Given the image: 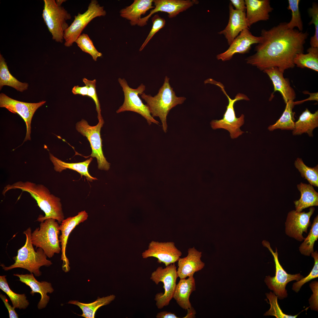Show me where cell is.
<instances>
[{"label": "cell", "mask_w": 318, "mask_h": 318, "mask_svg": "<svg viewBox=\"0 0 318 318\" xmlns=\"http://www.w3.org/2000/svg\"><path fill=\"white\" fill-rule=\"evenodd\" d=\"M286 24L281 22L270 29H262V39L255 48L256 53L246 59L247 63L263 71L277 67L283 73L294 68V58L297 54L304 53L309 34L289 29Z\"/></svg>", "instance_id": "6da1fadb"}, {"label": "cell", "mask_w": 318, "mask_h": 318, "mask_svg": "<svg viewBox=\"0 0 318 318\" xmlns=\"http://www.w3.org/2000/svg\"><path fill=\"white\" fill-rule=\"evenodd\" d=\"M16 189L30 194L36 201L38 206L44 213V216H39L37 220V221L41 222L47 219L52 218L57 220L59 223H61L64 219L60 199L51 194L44 185L29 181H18L6 186L2 191V194L5 195L8 191Z\"/></svg>", "instance_id": "7a4b0ae2"}, {"label": "cell", "mask_w": 318, "mask_h": 318, "mask_svg": "<svg viewBox=\"0 0 318 318\" xmlns=\"http://www.w3.org/2000/svg\"><path fill=\"white\" fill-rule=\"evenodd\" d=\"M169 80V78L166 76L163 85L154 97L144 92L140 95L146 102L152 116L159 117L165 133L167 131V117L169 111L177 105L182 104L186 99L183 97L176 96Z\"/></svg>", "instance_id": "3957f363"}, {"label": "cell", "mask_w": 318, "mask_h": 318, "mask_svg": "<svg viewBox=\"0 0 318 318\" xmlns=\"http://www.w3.org/2000/svg\"><path fill=\"white\" fill-rule=\"evenodd\" d=\"M32 232L30 227L23 232L26 237L25 244L18 250L17 255L13 258L15 260L13 264L8 267L3 264L1 265L4 270L22 268L39 277L41 275L40 271L41 267H48L52 264L51 261L47 259V256L42 249L38 248L36 251L34 250L31 240Z\"/></svg>", "instance_id": "277c9868"}, {"label": "cell", "mask_w": 318, "mask_h": 318, "mask_svg": "<svg viewBox=\"0 0 318 318\" xmlns=\"http://www.w3.org/2000/svg\"><path fill=\"white\" fill-rule=\"evenodd\" d=\"M56 220L47 219L40 224L39 227L32 232L31 240L36 248L42 249L47 256L52 257L61 251L59 235V225Z\"/></svg>", "instance_id": "5b68a950"}, {"label": "cell", "mask_w": 318, "mask_h": 318, "mask_svg": "<svg viewBox=\"0 0 318 318\" xmlns=\"http://www.w3.org/2000/svg\"><path fill=\"white\" fill-rule=\"evenodd\" d=\"M207 83L216 85L219 87L227 97L228 101L223 118L219 120H212L210 122L211 128L213 130L224 129L230 132V136L232 139L237 138L244 132L240 130V127L244 123V115L242 114L239 117H236L234 109V105L237 101L241 100L247 101L249 100V99L245 95L238 93L236 95L234 99H232L227 94L224 86L221 83L211 78L208 79Z\"/></svg>", "instance_id": "8992f818"}, {"label": "cell", "mask_w": 318, "mask_h": 318, "mask_svg": "<svg viewBox=\"0 0 318 318\" xmlns=\"http://www.w3.org/2000/svg\"><path fill=\"white\" fill-rule=\"evenodd\" d=\"M42 17L48 30L55 42L62 43L65 31L69 26L67 20L71 15L63 7L58 5L54 0H44Z\"/></svg>", "instance_id": "52a82bcc"}, {"label": "cell", "mask_w": 318, "mask_h": 318, "mask_svg": "<svg viewBox=\"0 0 318 318\" xmlns=\"http://www.w3.org/2000/svg\"><path fill=\"white\" fill-rule=\"evenodd\" d=\"M118 80L122 88L124 100L122 105L116 111L117 113L126 111L134 112L146 119L149 125L152 123L158 125L159 122L152 116L148 107L143 102L139 97L145 90V86L141 84L137 88L133 89L129 87L125 79L119 78Z\"/></svg>", "instance_id": "ba28073f"}, {"label": "cell", "mask_w": 318, "mask_h": 318, "mask_svg": "<svg viewBox=\"0 0 318 318\" xmlns=\"http://www.w3.org/2000/svg\"><path fill=\"white\" fill-rule=\"evenodd\" d=\"M178 277L175 263L171 264L165 268L158 267L151 274L150 279L156 284L160 282L163 284L164 292L157 293L155 296L156 305L159 309L169 305L173 298Z\"/></svg>", "instance_id": "9c48e42d"}, {"label": "cell", "mask_w": 318, "mask_h": 318, "mask_svg": "<svg viewBox=\"0 0 318 318\" xmlns=\"http://www.w3.org/2000/svg\"><path fill=\"white\" fill-rule=\"evenodd\" d=\"M263 246L268 249L272 255L275 263L276 271L275 276L271 277L266 276L264 282L269 289L273 291L278 298L282 299L286 298L288 295L286 287L289 282L294 280L299 281L304 277L300 273L294 274H288L280 264L278 258L277 249L276 248L274 252L270 246V243L266 240L262 241Z\"/></svg>", "instance_id": "30bf717a"}, {"label": "cell", "mask_w": 318, "mask_h": 318, "mask_svg": "<svg viewBox=\"0 0 318 318\" xmlns=\"http://www.w3.org/2000/svg\"><path fill=\"white\" fill-rule=\"evenodd\" d=\"M106 12L104 7L101 6L96 0H92L87 10L84 13H78L74 16V19L64 32V46L70 47L75 42L84 29L93 19L97 17L104 16Z\"/></svg>", "instance_id": "8fae6325"}, {"label": "cell", "mask_w": 318, "mask_h": 318, "mask_svg": "<svg viewBox=\"0 0 318 318\" xmlns=\"http://www.w3.org/2000/svg\"><path fill=\"white\" fill-rule=\"evenodd\" d=\"M98 121L97 125L92 126L86 120L82 119L77 123L76 128L79 132L86 137L89 142L92 150L90 156L97 159L98 168L107 170L110 168V164L107 161L104 155L100 136L101 128L104 122L103 118Z\"/></svg>", "instance_id": "7c38bea8"}, {"label": "cell", "mask_w": 318, "mask_h": 318, "mask_svg": "<svg viewBox=\"0 0 318 318\" xmlns=\"http://www.w3.org/2000/svg\"><path fill=\"white\" fill-rule=\"evenodd\" d=\"M46 101L38 103H28L13 99L3 93L0 94V107H4L14 113L19 114L25 122L26 127V135L24 142L30 140L31 122L35 112L44 105Z\"/></svg>", "instance_id": "4fadbf2b"}, {"label": "cell", "mask_w": 318, "mask_h": 318, "mask_svg": "<svg viewBox=\"0 0 318 318\" xmlns=\"http://www.w3.org/2000/svg\"><path fill=\"white\" fill-rule=\"evenodd\" d=\"M315 211V208L311 207L307 212H297L293 210L287 214L285 223L286 234L289 237L302 241L304 238V233H307L311 224L310 218Z\"/></svg>", "instance_id": "5bb4252c"}, {"label": "cell", "mask_w": 318, "mask_h": 318, "mask_svg": "<svg viewBox=\"0 0 318 318\" xmlns=\"http://www.w3.org/2000/svg\"><path fill=\"white\" fill-rule=\"evenodd\" d=\"M182 255V252L173 242L152 241L149 244L148 249L142 253V256L143 259L156 258L158 263H163L166 266L177 261Z\"/></svg>", "instance_id": "9a60e30c"}, {"label": "cell", "mask_w": 318, "mask_h": 318, "mask_svg": "<svg viewBox=\"0 0 318 318\" xmlns=\"http://www.w3.org/2000/svg\"><path fill=\"white\" fill-rule=\"evenodd\" d=\"M249 29H246L241 31L226 51L216 56L217 59L223 61L229 60L235 54L248 53L252 44L259 43L262 39L261 37L253 35Z\"/></svg>", "instance_id": "2e32d148"}, {"label": "cell", "mask_w": 318, "mask_h": 318, "mask_svg": "<svg viewBox=\"0 0 318 318\" xmlns=\"http://www.w3.org/2000/svg\"><path fill=\"white\" fill-rule=\"evenodd\" d=\"M195 1L189 0H154L155 8L150 10L147 16L141 18L137 25L143 26L147 24L149 18L154 13L159 11L168 14L169 18L176 16L180 12L185 11L193 6Z\"/></svg>", "instance_id": "e0dca14e"}, {"label": "cell", "mask_w": 318, "mask_h": 318, "mask_svg": "<svg viewBox=\"0 0 318 318\" xmlns=\"http://www.w3.org/2000/svg\"><path fill=\"white\" fill-rule=\"evenodd\" d=\"M88 216L85 211L79 212L77 215L69 217L64 219L59 225V229L61 234L59 237L61 246V258L63 261L62 269L66 272L70 270L69 262L66 255V249L67 241L71 232L76 226L82 223L88 218Z\"/></svg>", "instance_id": "ac0fdd59"}, {"label": "cell", "mask_w": 318, "mask_h": 318, "mask_svg": "<svg viewBox=\"0 0 318 318\" xmlns=\"http://www.w3.org/2000/svg\"><path fill=\"white\" fill-rule=\"evenodd\" d=\"M229 9L228 24L224 29L218 32V34L224 36L229 46L241 31L249 28L246 19V12L236 10L231 3L229 4Z\"/></svg>", "instance_id": "d6986e66"}, {"label": "cell", "mask_w": 318, "mask_h": 318, "mask_svg": "<svg viewBox=\"0 0 318 318\" xmlns=\"http://www.w3.org/2000/svg\"><path fill=\"white\" fill-rule=\"evenodd\" d=\"M188 253L186 256L180 258L177 261L178 268L177 272L178 277L180 279L194 275L195 272L201 270L205 266L201 259V252L193 247L189 248Z\"/></svg>", "instance_id": "ffe728a7"}, {"label": "cell", "mask_w": 318, "mask_h": 318, "mask_svg": "<svg viewBox=\"0 0 318 318\" xmlns=\"http://www.w3.org/2000/svg\"><path fill=\"white\" fill-rule=\"evenodd\" d=\"M246 18L249 28L260 21H266L269 18V13L273 8L269 0H245Z\"/></svg>", "instance_id": "44dd1931"}, {"label": "cell", "mask_w": 318, "mask_h": 318, "mask_svg": "<svg viewBox=\"0 0 318 318\" xmlns=\"http://www.w3.org/2000/svg\"><path fill=\"white\" fill-rule=\"evenodd\" d=\"M13 275L18 277L19 281L31 288L32 291L30 293L32 296L35 293L40 294L41 299L37 305L39 309L46 307L50 299L49 297L47 295V294L52 293L54 291L50 283L46 281L40 282L38 281L34 277L33 273L25 274H14Z\"/></svg>", "instance_id": "7402d4cb"}, {"label": "cell", "mask_w": 318, "mask_h": 318, "mask_svg": "<svg viewBox=\"0 0 318 318\" xmlns=\"http://www.w3.org/2000/svg\"><path fill=\"white\" fill-rule=\"evenodd\" d=\"M263 71L269 76L274 85V92L269 98V101L272 100L273 94L276 91L280 92L285 104L289 100L295 99L296 95L294 90L291 87L289 80L284 77L283 73L278 68L273 67Z\"/></svg>", "instance_id": "603a6c76"}, {"label": "cell", "mask_w": 318, "mask_h": 318, "mask_svg": "<svg viewBox=\"0 0 318 318\" xmlns=\"http://www.w3.org/2000/svg\"><path fill=\"white\" fill-rule=\"evenodd\" d=\"M196 290L193 275L189 276L187 279H180L176 284L173 298L181 308L187 310L192 307L189 297L191 293Z\"/></svg>", "instance_id": "cb8c5ba5"}, {"label": "cell", "mask_w": 318, "mask_h": 318, "mask_svg": "<svg viewBox=\"0 0 318 318\" xmlns=\"http://www.w3.org/2000/svg\"><path fill=\"white\" fill-rule=\"evenodd\" d=\"M153 2V0H135L130 5L120 11V15L129 20L131 25H138L141 15L155 8Z\"/></svg>", "instance_id": "d4e9b609"}, {"label": "cell", "mask_w": 318, "mask_h": 318, "mask_svg": "<svg viewBox=\"0 0 318 318\" xmlns=\"http://www.w3.org/2000/svg\"><path fill=\"white\" fill-rule=\"evenodd\" d=\"M318 127V110L312 113L306 108L300 115L298 120L295 122L292 134L297 135L306 133L309 137H312L313 130Z\"/></svg>", "instance_id": "484cf974"}, {"label": "cell", "mask_w": 318, "mask_h": 318, "mask_svg": "<svg viewBox=\"0 0 318 318\" xmlns=\"http://www.w3.org/2000/svg\"><path fill=\"white\" fill-rule=\"evenodd\" d=\"M49 158L54 165V169L56 171L61 173L67 169L75 170L81 175H84L89 181L92 182L97 180L96 178L91 176L88 171L89 166L92 160L91 158L85 161L77 163H67L55 157L49 153Z\"/></svg>", "instance_id": "4316f807"}, {"label": "cell", "mask_w": 318, "mask_h": 318, "mask_svg": "<svg viewBox=\"0 0 318 318\" xmlns=\"http://www.w3.org/2000/svg\"><path fill=\"white\" fill-rule=\"evenodd\" d=\"M301 193V197L298 200L294 201L295 211L302 212L306 208L318 206V193L310 184L301 182L297 185Z\"/></svg>", "instance_id": "83f0119b"}, {"label": "cell", "mask_w": 318, "mask_h": 318, "mask_svg": "<svg viewBox=\"0 0 318 318\" xmlns=\"http://www.w3.org/2000/svg\"><path fill=\"white\" fill-rule=\"evenodd\" d=\"M115 296L110 295L101 298H98L95 301L89 303H85L76 300H70L68 304L79 307L82 310V314L80 316L85 318H94L97 311L101 307L110 304L115 298Z\"/></svg>", "instance_id": "f1b7e54d"}, {"label": "cell", "mask_w": 318, "mask_h": 318, "mask_svg": "<svg viewBox=\"0 0 318 318\" xmlns=\"http://www.w3.org/2000/svg\"><path fill=\"white\" fill-rule=\"evenodd\" d=\"M295 105L294 100L288 101L286 103L285 110L281 117L274 124L270 125L268 129L270 131L280 129L281 130H293L295 125V112L292 111Z\"/></svg>", "instance_id": "f546056e"}, {"label": "cell", "mask_w": 318, "mask_h": 318, "mask_svg": "<svg viewBox=\"0 0 318 318\" xmlns=\"http://www.w3.org/2000/svg\"><path fill=\"white\" fill-rule=\"evenodd\" d=\"M4 85L12 87L17 91L22 92L27 89L28 84L19 81L9 72L5 59L0 54V89Z\"/></svg>", "instance_id": "4dcf8cb0"}, {"label": "cell", "mask_w": 318, "mask_h": 318, "mask_svg": "<svg viewBox=\"0 0 318 318\" xmlns=\"http://www.w3.org/2000/svg\"><path fill=\"white\" fill-rule=\"evenodd\" d=\"M306 54H297L294 58V64L302 68H307L318 72V47H310Z\"/></svg>", "instance_id": "1f68e13d"}, {"label": "cell", "mask_w": 318, "mask_h": 318, "mask_svg": "<svg viewBox=\"0 0 318 318\" xmlns=\"http://www.w3.org/2000/svg\"><path fill=\"white\" fill-rule=\"evenodd\" d=\"M6 276V275L0 276V289L9 297L13 307L19 309H26L29 303L25 294H16L13 292L9 287Z\"/></svg>", "instance_id": "d6a6232c"}, {"label": "cell", "mask_w": 318, "mask_h": 318, "mask_svg": "<svg viewBox=\"0 0 318 318\" xmlns=\"http://www.w3.org/2000/svg\"><path fill=\"white\" fill-rule=\"evenodd\" d=\"M318 238V216L314 219L308 234L304 238L303 242L299 248L301 253L305 256H309L314 251L315 242Z\"/></svg>", "instance_id": "836d02e7"}, {"label": "cell", "mask_w": 318, "mask_h": 318, "mask_svg": "<svg viewBox=\"0 0 318 318\" xmlns=\"http://www.w3.org/2000/svg\"><path fill=\"white\" fill-rule=\"evenodd\" d=\"M294 166L300 173L302 177L306 179L309 184L318 187V165L309 167L304 163L301 158H297L294 163Z\"/></svg>", "instance_id": "e575fe53"}, {"label": "cell", "mask_w": 318, "mask_h": 318, "mask_svg": "<svg viewBox=\"0 0 318 318\" xmlns=\"http://www.w3.org/2000/svg\"><path fill=\"white\" fill-rule=\"evenodd\" d=\"M288 9L292 12V18L289 23H286V25L289 29H294L295 27L298 30L302 32L303 30V24L299 9V0H289Z\"/></svg>", "instance_id": "d590c367"}, {"label": "cell", "mask_w": 318, "mask_h": 318, "mask_svg": "<svg viewBox=\"0 0 318 318\" xmlns=\"http://www.w3.org/2000/svg\"><path fill=\"white\" fill-rule=\"evenodd\" d=\"M75 42L82 51L90 54L95 61H96L98 57L102 55V53L95 48L92 40L87 34H81Z\"/></svg>", "instance_id": "8d00e7d4"}, {"label": "cell", "mask_w": 318, "mask_h": 318, "mask_svg": "<svg viewBox=\"0 0 318 318\" xmlns=\"http://www.w3.org/2000/svg\"><path fill=\"white\" fill-rule=\"evenodd\" d=\"M265 294L269 301V303L267 302L270 304V308L264 314V316H273L276 318H295L298 316L299 314L292 316L284 314L278 304L277 296L273 292H270L269 293H266Z\"/></svg>", "instance_id": "74e56055"}, {"label": "cell", "mask_w": 318, "mask_h": 318, "mask_svg": "<svg viewBox=\"0 0 318 318\" xmlns=\"http://www.w3.org/2000/svg\"><path fill=\"white\" fill-rule=\"evenodd\" d=\"M314 260L313 267L309 275L300 280L294 283L292 285V289L297 293L301 287L306 283L312 279L318 277V253L317 251L312 253L311 254Z\"/></svg>", "instance_id": "f35d334b"}, {"label": "cell", "mask_w": 318, "mask_h": 318, "mask_svg": "<svg viewBox=\"0 0 318 318\" xmlns=\"http://www.w3.org/2000/svg\"><path fill=\"white\" fill-rule=\"evenodd\" d=\"M309 16L312 18L309 23V25L313 24L314 26L315 31L314 35L311 38L310 44L311 47H318V6L317 4L314 3L312 7L308 9Z\"/></svg>", "instance_id": "ab89813d"}, {"label": "cell", "mask_w": 318, "mask_h": 318, "mask_svg": "<svg viewBox=\"0 0 318 318\" xmlns=\"http://www.w3.org/2000/svg\"><path fill=\"white\" fill-rule=\"evenodd\" d=\"M151 19L153 23L151 29L144 42L140 48L139 50L140 51L143 49L154 35L165 26V19L160 16L157 14L155 15Z\"/></svg>", "instance_id": "60d3db41"}, {"label": "cell", "mask_w": 318, "mask_h": 318, "mask_svg": "<svg viewBox=\"0 0 318 318\" xmlns=\"http://www.w3.org/2000/svg\"><path fill=\"white\" fill-rule=\"evenodd\" d=\"M82 80L85 85L89 87L87 96L92 98L95 104L96 110L97 113V118L99 121L102 117L101 114L100 105L96 91V80L94 79L91 80L84 78Z\"/></svg>", "instance_id": "b9f144b4"}, {"label": "cell", "mask_w": 318, "mask_h": 318, "mask_svg": "<svg viewBox=\"0 0 318 318\" xmlns=\"http://www.w3.org/2000/svg\"><path fill=\"white\" fill-rule=\"evenodd\" d=\"M312 294L309 299V307L312 310L318 311V282L315 281L309 284Z\"/></svg>", "instance_id": "7bdbcfd3"}, {"label": "cell", "mask_w": 318, "mask_h": 318, "mask_svg": "<svg viewBox=\"0 0 318 318\" xmlns=\"http://www.w3.org/2000/svg\"><path fill=\"white\" fill-rule=\"evenodd\" d=\"M0 297L4 302L9 312L10 318H18V314L15 310V308L12 307L8 303V301L5 295L0 294Z\"/></svg>", "instance_id": "ee69618b"}, {"label": "cell", "mask_w": 318, "mask_h": 318, "mask_svg": "<svg viewBox=\"0 0 318 318\" xmlns=\"http://www.w3.org/2000/svg\"><path fill=\"white\" fill-rule=\"evenodd\" d=\"M230 2L236 10L246 12V6L245 0H230Z\"/></svg>", "instance_id": "f6af8a7d"}, {"label": "cell", "mask_w": 318, "mask_h": 318, "mask_svg": "<svg viewBox=\"0 0 318 318\" xmlns=\"http://www.w3.org/2000/svg\"><path fill=\"white\" fill-rule=\"evenodd\" d=\"M89 87L87 85L83 87L75 86L72 88V92L74 95H80L83 96H87Z\"/></svg>", "instance_id": "bcb514c9"}, {"label": "cell", "mask_w": 318, "mask_h": 318, "mask_svg": "<svg viewBox=\"0 0 318 318\" xmlns=\"http://www.w3.org/2000/svg\"><path fill=\"white\" fill-rule=\"evenodd\" d=\"M303 93L305 94H309L310 95L309 97L308 98L302 100L294 102V104L295 105L301 104L309 100H315L317 101H318V92L310 93L307 91H304L303 92Z\"/></svg>", "instance_id": "7dc6e473"}, {"label": "cell", "mask_w": 318, "mask_h": 318, "mask_svg": "<svg viewBox=\"0 0 318 318\" xmlns=\"http://www.w3.org/2000/svg\"><path fill=\"white\" fill-rule=\"evenodd\" d=\"M157 318H179L175 314L166 311L158 313L156 316Z\"/></svg>", "instance_id": "c3c4849f"}, {"label": "cell", "mask_w": 318, "mask_h": 318, "mask_svg": "<svg viewBox=\"0 0 318 318\" xmlns=\"http://www.w3.org/2000/svg\"><path fill=\"white\" fill-rule=\"evenodd\" d=\"M187 314L184 318H194L196 317V311L194 308L191 307L187 309Z\"/></svg>", "instance_id": "681fc988"}, {"label": "cell", "mask_w": 318, "mask_h": 318, "mask_svg": "<svg viewBox=\"0 0 318 318\" xmlns=\"http://www.w3.org/2000/svg\"><path fill=\"white\" fill-rule=\"evenodd\" d=\"M56 4L59 6H61L62 4L65 2L66 0H57L55 1Z\"/></svg>", "instance_id": "f907efd6"}]
</instances>
